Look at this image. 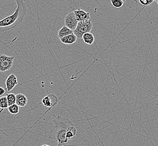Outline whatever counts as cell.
I'll return each instance as SVG.
<instances>
[{
  "label": "cell",
  "instance_id": "1",
  "mask_svg": "<svg viewBox=\"0 0 158 146\" xmlns=\"http://www.w3.org/2000/svg\"><path fill=\"white\" fill-rule=\"evenodd\" d=\"M18 7L14 13L0 20V32L11 30L22 22L26 15V9L23 0H15Z\"/></svg>",
  "mask_w": 158,
  "mask_h": 146
},
{
  "label": "cell",
  "instance_id": "2",
  "mask_svg": "<svg viewBox=\"0 0 158 146\" xmlns=\"http://www.w3.org/2000/svg\"><path fill=\"white\" fill-rule=\"evenodd\" d=\"M53 120L55 125L54 138L60 146H64L68 143L69 140L66 137V132L68 128L72 125L71 121L68 118H62L60 116H56Z\"/></svg>",
  "mask_w": 158,
  "mask_h": 146
},
{
  "label": "cell",
  "instance_id": "3",
  "mask_svg": "<svg viewBox=\"0 0 158 146\" xmlns=\"http://www.w3.org/2000/svg\"><path fill=\"white\" fill-rule=\"evenodd\" d=\"M93 27L91 19L85 20L78 22L76 29L73 31L77 38L81 39L83 35L86 33L91 32Z\"/></svg>",
  "mask_w": 158,
  "mask_h": 146
},
{
  "label": "cell",
  "instance_id": "4",
  "mask_svg": "<svg viewBox=\"0 0 158 146\" xmlns=\"http://www.w3.org/2000/svg\"><path fill=\"white\" fill-rule=\"evenodd\" d=\"M14 59V56L0 54V71L5 72L9 70L13 67Z\"/></svg>",
  "mask_w": 158,
  "mask_h": 146
},
{
  "label": "cell",
  "instance_id": "5",
  "mask_svg": "<svg viewBox=\"0 0 158 146\" xmlns=\"http://www.w3.org/2000/svg\"><path fill=\"white\" fill-rule=\"evenodd\" d=\"M78 22L73 12H70L67 14L64 19V24L68 28L74 31L76 29Z\"/></svg>",
  "mask_w": 158,
  "mask_h": 146
},
{
  "label": "cell",
  "instance_id": "6",
  "mask_svg": "<svg viewBox=\"0 0 158 146\" xmlns=\"http://www.w3.org/2000/svg\"><path fill=\"white\" fill-rule=\"evenodd\" d=\"M18 84V79L15 76V75L14 74H10L9 76L7 77L5 82L7 92H10L11 90H13Z\"/></svg>",
  "mask_w": 158,
  "mask_h": 146
},
{
  "label": "cell",
  "instance_id": "7",
  "mask_svg": "<svg viewBox=\"0 0 158 146\" xmlns=\"http://www.w3.org/2000/svg\"><path fill=\"white\" fill-rule=\"evenodd\" d=\"M73 13H74V15L76 16L77 20L78 22H81V21H83V20H85L91 19L89 13L86 12L83 10L78 9L74 11Z\"/></svg>",
  "mask_w": 158,
  "mask_h": 146
},
{
  "label": "cell",
  "instance_id": "8",
  "mask_svg": "<svg viewBox=\"0 0 158 146\" xmlns=\"http://www.w3.org/2000/svg\"><path fill=\"white\" fill-rule=\"evenodd\" d=\"M77 38L74 33L70 34L69 35H67L63 38L60 39V41L61 43L65 45H72L77 41Z\"/></svg>",
  "mask_w": 158,
  "mask_h": 146
},
{
  "label": "cell",
  "instance_id": "9",
  "mask_svg": "<svg viewBox=\"0 0 158 146\" xmlns=\"http://www.w3.org/2000/svg\"><path fill=\"white\" fill-rule=\"evenodd\" d=\"M28 103V99L24 95L19 93L16 95V104L19 107H25Z\"/></svg>",
  "mask_w": 158,
  "mask_h": 146
},
{
  "label": "cell",
  "instance_id": "10",
  "mask_svg": "<svg viewBox=\"0 0 158 146\" xmlns=\"http://www.w3.org/2000/svg\"><path fill=\"white\" fill-rule=\"evenodd\" d=\"M82 39L85 44L89 45H91L95 42V37L93 34H92L91 32L86 33L83 35Z\"/></svg>",
  "mask_w": 158,
  "mask_h": 146
},
{
  "label": "cell",
  "instance_id": "11",
  "mask_svg": "<svg viewBox=\"0 0 158 146\" xmlns=\"http://www.w3.org/2000/svg\"><path fill=\"white\" fill-rule=\"evenodd\" d=\"M72 33H73V31L72 30L70 29L66 26H64L59 30V32L57 33V36L59 39H61L67 35L72 34Z\"/></svg>",
  "mask_w": 158,
  "mask_h": 146
},
{
  "label": "cell",
  "instance_id": "12",
  "mask_svg": "<svg viewBox=\"0 0 158 146\" xmlns=\"http://www.w3.org/2000/svg\"><path fill=\"white\" fill-rule=\"evenodd\" d=\"M76 134H77V129L76 128L73 127V125H71L67 128L66 137L69 140L74 137Z\"/></svg>",
  "mask_w": 158,
  "mask_h": 146
},
{
  "label": "cell",
  "instance_id": "13",
  "mask_svg": "<svg viewBox=\"0 0 158 146\" xmlns=\"http://www.w3.org/2000/svg\"><path fill=\"white\" fill-rule=\"evenodd\" d=\"M9 105H8V102L7 100L6 97V96H3L0 97V108H1V111L0 112H1L3 111L4 109L8 108Z\"/></svg>",
  "mask_w": 158,
  "mask_h": 146
},
{
  "label": "cell",
  "instance_id": "14",
  "mask_svg": "<svg viewBox=\"0 0 158 146\" xmlns=\"http://www.w3.org/2000/svg\"><path fill=\"white\" fill-rule=\"evenodd\" d=\"M7 100L9 106L16 103V95L14 93H9L6 95Z\"/></svg>",
  "mask_w": 158,
  "mask_h": 146
},
{
  "label": "cell",
  "instance_id": "15",
  "mask_svg": "<svg viewBox=\"0 0 158 146\" xmlns=\"http://www.w3.org/2000/svg\"><path fill=\"white\" fill-rule=\"evenodd\" d=\"M19 106L15 104L11 105L8 107V110L9 111L10 113L12 115L18 114L20 111Z\"/></svg>",
  "mask_w": 158,
  "mask_h": 146
},
{
  "label": "cell",
  "instance_id": "16",
  "mask_svg": "<svg viewBox=\"0 0 158 146\" xmlns=\"http://www.w3.org/2000/svg\"><path fill=\"white\" fill-rule=\"evenodd\" d=\"M110 1L112 6L115 8H120L124 3L122 0H110Z\"/></svg>",
  "mask_w": 158,
  "mask_h": 146
},
{
  "label": "cell",
  "instance_id": "17",
  "mask_svg": "<svg viewBox=\"0 0 158 146\" xmlns=\"http://www.w3.org/2000/svg\"><path fill=\"white\" fill-rule=\"evenodd\" d=\"M42 103H43V105L45 107H52L51 102L50 99L48 97V95H46V96H45L42 99Z\"/></svg>",
  "mask_w": 158,
  "mask_h": 146
},
{
  "label": "cell",
  "instance_id": "18",
  "mask_svg": "<svg viewBox=\"0 0 158 146\" xmlns=\"http://www.w3.org/2000/svg\"><path fill=\"white\" fill-rule=\"evenodd\" d=\"M48 95V97H49L50 99L52 107L55 106H56L57 103H58V101H59L57 96L56 95H55L54 94H50V95Z\"/></svg>",
  "mask_w": 158,
  "mask_h": 146
},
{
  "label": "cell",
  "instance_id": "19",
  "mask_svg": "<svg viewBox=\"0 0 158 146\" xmlns=\"http://www.w3.org/2000/svg\"><path fill=\"white\" fill-rule=\"evenodd\" d=\"M154 1V0H139V3L143 6H149Z\"/></svg>",
  "mask_w": 158,
  "mask_h": 146
},
{
  "label": "cell",
  "instance_id": "20",
  "mask_svg": "<svg viewBox=\"0 0 158 146\" xmlns=\"http://www.w3.org/2000/svg\"><path fill=\"white\" fill-rule=\"evenodd\" d=\"M5 93V89L2 87H0V96L3 95Z\"/></svg>",
  "mask_w": 158,
  "mask_h": 146
},
{
  "label": "cell",
  "instance_id": "21",
  "mask_svg": "<svg viewBox=\"0 0 158 146\" xmlns=\"http://www.w3.org/2000/svg\"><path fill=\"white\" fill-rule=\"evenodd\" d=\"M49 146V145H48V144H44V145H42V146ZM59 146V145H58V144H57V146Z\"/></svg>",
  "mask_w": 158,
  "mask_h": 146
},
{
  "label": "cell",
  "instance_id": "22",
  "mask_svg": "<svg viewBox=\"0 0 158 146\" xmlns=\"http://www.w3.org/2000/svg\"><path fill=\"white\" fill-rule=\"evenodd\" d=\"M122 1H123L124 2H125L126 1V0H122Z\"/></svg>",
  "mask_w": 158,
  "mask_h": 146
},
{
  "label": "cell",
  "instance_id": "23",
  "mask_svg": "<svg viewBox=\"0 0 158 146\" xmlns=\"http://www.w3.org/2000/svg\"><path fill=\"white\" fill-rule=\"evenodd\" d=\"M156 3H157V4H158V0H157V1H156Z\"/></svg>",
  "mask_w": 158,
  "mask_h": 146
},
{
  "label": "cell",
  "instance_id": "24",
  "mask_svg": "<svg viewBox=\"0 0 158 146\" xmlns=\"http://www.w3.org/2000/svg\"><path fill=\"white\" fill-rule=\"evenodd\" d=\"M134 1H137V0H134Z\"/></svg>",
  "mask_w": 158,
  "mask_h": 146
},
{
  "label": "cell",
  "instance_id": "25",
  "mask_svg": "<svg viewBox=\"0 0 158 146\" xmlns=\"http://www.w3.org/2000/svg\"><path fill=\"white\" fill-rule=\"evenodd\" d=\"M154 1H156H156H157V0H154Z\"/></svg>",
  "mask_w": 158,
  "mask_h": 146
}]
</instances>
